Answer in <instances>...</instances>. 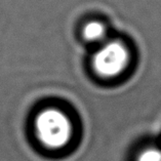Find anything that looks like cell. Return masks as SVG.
Segmentation results:
<instances>
[{"label":"cell","mask_w":161,"mask_h":161,"mask_svg":"<svg viewBox=\"0 0 161 161\" xmlns=\"http://www.w3.org/2000/svg\"><path fill=\"white\" fill-rule=\"evenodd\" d=\"M136 161H161V150L157 148H147L137 156Z\"/></svg>","instance_id":"obj_4"},{"label":"cell","mask_w":161,"mask_h":161,"mask_svg":"<svg viewBox=\"0 0 161 161\" xmlns=\"http://www.w3.org/2000/svg\"><path fill=\"white\" fill-rule=\"evenodd\" d=\"M35 131L42 146L49 150H60L70 143L73 129L71 121L64 112L48 108L37 115Z\"/></svg>","instance_id":"obj_1"},{"label":"cell","mask_w":161,"mask_h":161,"mask_svg":"<svg viewBox=\"0 0 161 161\" xmlns=\"http://www.w3.org/2000/svg\"><path fill=\"white\" fill-rule=\"evenodd\" d=\"M129 53L123 43L110 41L105 43L92 58V66L97 75L113 78L120 75L128 65Z\"/></svg>","instance_id":"obj_2"},{"label":"cell","mask_w":161,"mask_h":161,"mask_svg":"<svg viewBox=\"0 0 161 161\" xmlns=\"http://www.w3.org/2000/svg\"><path fill=\"white\" fill-rule=\"evenodd\" d=\"M82 35L85 40L88 42H100L105 39L107 31H106L104 24L92 21L84 26L83 30H82Z\"/></svg>","instance_id":"obj_3"}]
</instances>
